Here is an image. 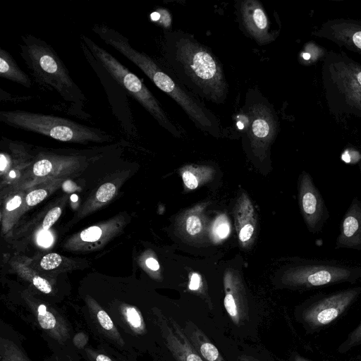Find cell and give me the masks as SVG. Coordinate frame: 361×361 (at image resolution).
<instances>
[{"label":"cell","instance_id":"cell-1","mask_svg":"<svg viewBox=\"0 0 361 361\" xmlns=\"http://www.w3.org/2000/svg\"><path fill=\"white\" fill-rule=\"evenodd\" d=\"M92 30L106 44L136 65L158 88L175 100L198 128L211 133L219 132L218 123L213 114L150 56L134 49L127 37L105 25H95Z\"/></svg>","mask_w":361,"mask_h":361},{"label":"cell","instance_id":"cell-2","mask_svg":"<svg viewBox=\"0 0 361 361\" xmlns=\"http://www.w3.org/2000/svg\"><path fill=\"white\" fill-rule=\"evenodd\" d=\"M171 59L175 71L197 94L216 103L224 100L227 93L224 72L206 47L185 35H175Z\"/></svg>","mask_w":361,"mask_h":361},{"label":"cell","instance_id":"cell-3","mask_svg":"<svg viewBox=\"0 0 361 361\" xmlns=\"http://www.w3.org/2000/svg\"><path fill=\"white\" fill-rule=\"evenodd\" d=\"M20 54L30 73L39 85L57 92L66 102L79 104L85 94L51 45L32 35L22 37Z\"/></svg>","mask_w":361,"mask_h":361},{"label":"cell","instance_id":"cell-4","mask_svg":"<svg viewBox=\"0 0 361 361\" xmlns=\"http://www.w3.org/2000/svg\"><path fill=\"white\" fill-rule=\"evenodd\" d=\"M0 121L10 126L61 142L102 141L106 132L68 118L22 110L1 111Z\"/></svg>","mask_w":361,"mask_h":361},{"label":"cell","instance_id":"cell-5","mask_svg":"<svg viewBox=\"0 0 361 361\" xmlns=\"http://www.w3.org/2000/svg\"><path fill=\"white\" fill-rule=\"evenodd\" d=\"M80 37L94 58L118 85L136 99L162 127L171 133L178 134V130L169 120L157 99L135 74L89 37L85 35H81Z\"/></svg>","mask_w":361,"mask_h":361},{"label":"cell","instance_id":"cell-6","mask_svg":"<svg viewBox=\"0 0 361 361\" xmlns=\"http://www.w3.org/2000/svg\"><path fill=\"white\" fill-rule=\"evenodd\" d=\"M361 279V266L332 260L309 261L295 269L290 281L306 288H318Z\"/></svg>","mask_w":361,"mask_h":361},{"label":"cell","instance_id":"cell-7","mask_svg":"<svg viewBox=\"0 0 361 361\" xmlns=\"http://www.w3.org/2000/svg\"><path fill=\"white\" fill-rule=\"evenodd\" d=\"M360 292L361 288L356 287L323 296L306 310L304 318L313 326L326 325L343 313Z\"/></svg>","mask_w":361,"mask_h":361},{"label":"cell","instance_id":"cell-8","mask_svg":"<svg viewBox=\"0 0 361 361\" xmlns=\"http://www.w3.org/2000/svg\"><path fill=\"white\" fill-rule=\"evenodd\" d=\"M299 197L301 212L309 231L313 234L319 233L329 218V212L321 192L307 173L300 178Z\"/></svg>","mask_w":361,"mask_h":361},{"label":"cell","instance_id":"cell-9","mask_svg":"<svg viewBox=\"0 0 361 361\" xmlns=\"http://www.w3.org/2000/svg\"><path fill=\"white\" fill-rule=\"evenodd\" d=\"M159 323L166 345L176 361H204L176 320L161 314Z\"/></svg>","mask_w":361,"mask_h":361},{"label":"cell","instance_id":"cell-10","mask_svg":"<svg viewBox=\"0 0 361 361\" xmlns=\"http://www.w3.org/2000/svg\"><path fill=\"white\" fill-rule=\"evenodd\" d=\"M336 249L361 251V202L354 197L341 222Z\"/></svg>","mask_w":361,"mask_h":361},{"label":"cell","instance_id":"cell-11","mask_svg":"<svg viewBox=\"0 0 361 361\" xmlns=\"http://www.w3.org/2000/svg\"><path fill=\"white\" fill-rule=\"evenodd\" d=\"M240 16L246 31L260 44L270 42L268 17L261 4L255 0H246L241 3Z\"/></svg>","mask_w":361,"mask_h":361},{"label":"cell","instance_id":"cell-12","mask_svg":"<svg viewBox=\"0 0 361 361\" xmlns=\"http://www.w3.org/2000/svg\"><path fill=\"white\" fill-rule=\"evenodd\" d=\"M247 133L256 142H269L275 133V123L271 109L259 102L254 104L247 116Z\"/></svg>","mask_w":361,"mask_h":361},{"label":"cell","instance_id":"cell-13","mask_svg":"<svg viewBox=\"0 0 361 361\" xmlns=\"http://www.w3.org/2000/svg\"><path fill=\"white\" fill-rule=\"evenodd\" d=\"M183 329L204 361H225L218 348L192 322L188 321Z\"/></svg>","mask_w":361,"mask_h":361},{"label":"cell","instance_id":"cell-14","mask_svg":"<svg viewBox=\"0 0 361 361\" xmlns=\"http://www.w3.org/2000/svg\"><path fill=\"white\" fill-rule=\"evenodd\" d=\"M0 76L20 84L25 87H31V80L18 66L9 53L0 49Z\"/></svg>","mask_w":361,"mask_h":361},{"label":"cell","instance_id":"cell-15","mask_svg":"<svg viewBox=\"0 0 361 361\" xmlns=\"http://www.w3.org/2000/svg\"><path fill=\"white\" fill-rule=\"evenodd\" d=\"M37 319L41 327L44 329H53L56 324L54 316L47 310L46 306L44 305L38 306Z\"/></svg>","mask_w":361,"mask_h":361},{"label":"cell","instance_id":"cell-16","mask_svg":"<svg viewBox=\"0 0 361 361\" xmlns=\"http://www.w3.org/2000/svg\"><path fill=\"white\" fill-rule=\"evenodd\" d=\"M115 192V185L111 183H106L99 188L96 193V197L98 201L106 202L113 197Z\"/></svg>","mask_w":361,"mask_h":361},{"label":"cell","instance_id":"cell-17","mask_svg":"<svg viewBox=\"0 0 361 361\" xmlns=\"http://www.w3.org/2000/svg\"><path fill=\"white\" fill-rule=\"evenodd\" d=\"M62 261L61 257L56 253H50L44 256L40 262L42 268L50 270L56 268Z\"/></svg>","mask_w":361,"mask_h":361},{"label":"cell","instance_id":"cell-18","mask_svg":"<svg viewBox=\"0 0 361 361\" xmlns=\"http://www.w3.org/2000/svg\"><path fill=\"white\" fill-rule=\"evenodd\" d=\"M219 218L214 226V233L220 239L225 238L228 236L230 231V227L228 222L224 218Z\"/></svg>","mask_w":361,"mask_h":361},{"label":"cell","instance_id":"cell-19","mask_svg":"<svg viewBox=\"0 0 361 361\" xmlns=\"http://www.w3.org/2000/svg\"><path fill=\"white\" fill-rule=\"evenodd\" d=\"M125 314L127 321L133 328L141 329L142 320L139 312L134 307H127Z\"/></svg>","mask_w":361,"mask_h":361},{"label":"cell","instance_id":"cell-20","mask_svg":"<svg viewBox=\"0 0 361 361\" xmlns=\"http://www.w3.org/2000/svg\"><path fill=\"white\" fill-rule=\"evenodd\" d=\"M52 169V163L48 159L37 161L33 166V173L37 176H44L49 174Z\"/></svg>","mask_w":361,"mask_h":361},{"label":"cell","instance_id":"cell-21","mask_svg":"<svg viewBox=\"0 0 361 361\" xmlns=\"http://www.w3.org/2000/svg\"><path fill=\"white\" fill-rule=\"evenodd\" d=\"M102 233V229L99 227L91 226L81 232L80 238L85 242H94L100 238Z\"/></svg>","mask_w":361,"mask_h":361},{"label":"cell","instance_id":"cell-22","mask_svg":"<svg viewBox=\"0 0 361 361\" xmlns=\"http://www.w3.org/2000/svg\"><path fill=\"white\" fill-rule=\"evenodd\" d=\"M61 214V209L59 207L51 209L45 216L42 228L44 230H48L59 218Z\"/></svg>","mask_w":361,"mask_h":361},{"label":"cell","instance_id":"cell-23","mask_svg":"<svg viewBox=\"0 0 361 361\" xmlns=\"http://www.w3.org/2000/svg\"><path fill=\"white\" fill-rule=\"evenodd\" d=\"M202 230V223L199 217L191 215L186 220V231L191 235H195Z\"/></svg>","mask_w":361,"mask_h":361},{"label":"cell","instance_id":"cell-24","mask_svg":"<svg viewBox=\"0 0 361 361\" xmlns=\"http://www.w3.org/2000/svg\"><path fill=\"white\" fill-rule=\"evenodd\" d=\"M46 196V190L43 189L36 190L27 195L25 201L27 205L34 206L42 202Z\"/></svg>","mask_w":361,"mask_h":361},{"label":"cell","instance_id":"cell-25","mask_svg":"<svg viewBox=\"0 0 361 361\" xmlns=\"http://www.w3.org/2000/svg\"><path fill=\"white\" fill-rule=\"evenodd\" d=\"M34 286L44 293H49L51 292V286L49 283L44 279L36 276L32 279Z\"/></svg>","mask_w":361,"mask_h":361},{"label":"cell","instance_id":"cell-26","mask_svg":"<svg viewBox=\"0 0 361 361\" xmlns=\"http://www.w3.org/2000/svg\"><path fill=\"white\" fill-rule=\"evenodd\" d=\"M97 319L100 325L106 330H111L114 328V324L109 316L104 310H99L97 314Z\"/></svg>","mask_w":361,"mask_h":361},{"label":"cell","instance_id":"cell-27","mask_svg":"<svg viewBox=\"0 0 361 361\" xmlns=\"http://www.w3.org/2000/svg\"><path fill=\"white\" fill-rule=\"evenodd\" d=\"M183 180L189 189L193 190L198 186V180L195 176L190 171H185L182 175Z\"/></svg>","mask_w":361,"mask_h":361},{"label":"cell","instance_id":"cell-28","mask_svg":"<svg viewBox=\"0 0 361 361\" xmlns=\"http://www.w3.org/2000/svg\"><path fill=\"white\" fill-rule=\"evenodd\" d=\"M361 343V322L360 325L350 334L348 337L347 345L350 347Z\"/></svg>","mask_w":361,"mask_h":361},{"label":"cell","instance_id":"cell-29","mask_svg":"<svg viewBox=\"0 0 361 361\" xmlns=\"http://www.w3.org/2000/svg\"><path fill=\"white\" fill-rule=\"evenodd\" d=\"M254 231L252 225L247 224H245L240 230L239 233V238L242 242H246L252 237Z\"/></svg>","mask_w":361,"mask_h":361},{"label":"cell","instance_id":"cell-30","mask_svg":"<svg viewBox=\"0 0 361 361\" xmlns=\"http://www.w3.org/2000/svg\"><path fill=\"white\" fill-rule=\"evenodd\" d=\"M201 285V277L197 273H193L190 278L188 288L191 290H197Z\"/></svg>","mask_w":361,"mask_h":361},{"label":"cell","instance_id":"cell-31","mask_svg":"<svg viewBox=\"0 0 361 361\" xmlns=\"http://www.w3.org/2000/svg\"><path fill=\"white\" fill-rule=\"evenodd\" d=\"M21 202V197L18 195H16L7 202L6 209L8 211L14 210L20 205Z\"/></svg>","mask_w":361,"mask_h":361},{"label":"cell","instance_id":"cell-32","mask_svg":"<svg viewBox=\"0 0 361 361\" xmlns=\"http://www.w3.org/2000/svg\"><path fill=\"white\" fill-rule=\"evenodd\" d=\"M63 190L66 192H73L79 189L77 185L72 180H66L62 185Z\"/></svg>","mask_w":361,"mask_h":361},{"label":"cell","instance_id":"cell-33","mask_svg":"<svg viewBox=\"0 0 361 361\" xmlns=\"http://www.w3.org/2000/svg\"><path fill=\"white\" fill-rule=\"evenodd\" d=\"M52 242V237L49 233H41L39 236V243L42 246H49Z\"/></svg>","mask_w":361,"mask_h":361},{"label":"cell","instance_id":"cell-34","mask_svg":"<svg viewBox=\"0 0 361 361\" xmlns=\"http://www.w3.org/2000/svg\"><path fill=\"white\" fill-rule=\"evenodd\" d=\"M146 265L148 268L153 271H157L159 269L158 262L153 257H149L146 259Z\"/></svg>","mask_w":361,"mask_h":361},{"label":"cell","instance_id":"cell-35","mask_svg":"<svg viewBox=\"0 0 361 361\" xmlns=\"http://www.w3.org/2000/svg\"><path fill=\"white\" fill-rule=\"evenodd\" d=\"M353 42L356 47L361 49V31L357 32L353 35Z\"/></svg>","mask_w":361,"mask_h":361},{"label":"cell","instance_id":"cell-36","mask_svg":"<svg viewBox=\"0 0 361 361\" xmlns=\"http://www.w3.org/2000/svg\"><path fill=\"white\" fill-rule=\"evenodd\" d=\"M8 164V160L6 156L4 154H1L0 155V171H4Z\"/></svg>","mask_w":361,"mask_h":361},{"label":"cell","instance_id":"cell-37","mask_svg":"<svg viewBox=\"0 0 361 361\" xmlns=\"http://www.w3.org/2000/svg\"><path fill=\"white\" fill-rule=\"evenodd\" d=\"M96 360L97 361H111V360L109 357H107L104 355H98L97 356Z\"/></svg>","mask_w":361,"mask_h":361},{"label":"cell","instance_id":"cell-38","mask_svg":"<svg viewBox=\"0 0 361 361\" xmlns=\"http://www.w3.org/2000/svg\"><path fill=\"white\" fill-rule=\"evenodd\" d=\"M240 361H255V360H253L252 358H250V357H243L241 358Z\"/></svg>","mask_w":361,"mask_h":361},{"label":"cell","instance_id":"cell-39","mask_svg":"<svg viewBox=\"0 0 361 361\" xmlns=\"http://www.w3.org/2000/svg\"><path fill=\"white\" fill-rule=\"evenodd\" d=\"M357 80L361 85V72L358 73L357 75Z\"/></svg>","mask_w":361,"mask_h":361},{"label":"cell","instance_id":"cell-40","mask_svg":"<svg viewBox=\"0 0 361 361\" xmlns=\"http://www.w3.org/2000/svg\"><path fill=\"white\" fill-rule=\"evenodd\" d=\"M303 58L306 60H308L310 58V54L308 53H305L303 54Z\"/></svg>","mask_w":361,"mask_h":361},{"label":"cell","instance_id":"cell-41","mask_svg":"<svg viewBox=\"0 0 361 361\" xmlns=\"http://www.w3.org/2000/svg\"><path fill=\"white\" fill-rule=\"evenodd\" d=\"M71 198L73 202H76L78 200V197L75 195H73Z\"/></svg>","mask_w":361,"mask_h":361},{"label":"cell","instance_id":"cell-42","mask_svg":"<svg viewBox=\"0 0 361 361\" xmlns=\"http://www.w3.org/2000/svg\"><path fill=\"white\" fill-rule=\"evenodd\" d=\"M10 176H12L13 177H14V176H15V173H14L13 171H11V172L10 173Z\"/></svg>","mask_w":361,"mask_h":361},{"label":"cell","instance_id":"cell-43","mask_svg":"<svg viewBox=\"0 0 361 361\" xmlns=\"http://www.w3.org/2000/svg\"><path fill=\"white\" fill-rule=\"evenodd\" d=\"M360 169H361V164H360Z\"/></svg>","mask_w":361,"mask_h":361}]
</instances>
